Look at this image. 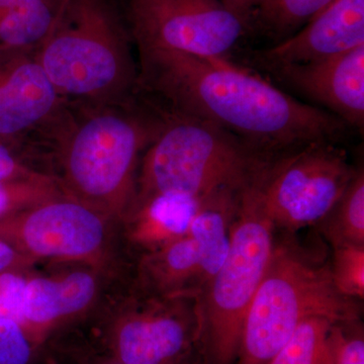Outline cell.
<instances>
[{
	"mask_svg": "<svg viewBox=\"0 0 364 364\" xmlns=\"http://www.w3.org/2000/svg\"><path fill=\"white\" fill-rule=\"evenodd\" d=\"M136 85L168 105L239 139L268 160L309 144L336 142L347 124L305 105L228 57L138 48Z\"/></svg>",
	"mask_w": 364,
	"mask_h": 364,
	"instance_id": "cell-1",
	"label": "cell"
},
{
	"mask_svg": "<svg viewBox=\"0 0 364 364\" xmlns=\"http://www.w3.org/2000/svg\"><path fill=\"white\" fill-rule=\"evenodd\" d=\"M162 117L132 105H80L67 107L48 132L52 139L62 193L112 222L123 223L136 200L141 155L154 140Z\"/></svg>",
	"mask_w": 364,
	"mask_h": 364,
	"instance_id": "cell-2",
	"label": "cell"
},
{
	"mask_svg": "<svg viewBox=\"0 0 364 364\" xmlns=\"http://www.w3.org/2000/svg\"><path fill=\"white\" fill-rule=\"evenodd\" d=\"M130 37L112 0H63L36 56L69 102L119 104L136 85Z\"/></svg>",
	"mask_w": 364,
	"mask_h": 364,
	"instance_id": "cell-3",
	"label": "cell"
},
{
	"mask_svg": "<svg viewBox=\"0 0 364 364\" xmlns=\"http://www.w3.org/2000/svg\"><path fill=\"white\" fill-rule=\"evenodd\" d=\"M360 320L359 301L343 296L329 260L294 239H275L269 262L251 301L235 364H268L304 321Z\"/></svg>",
	"mask_w": 364,
	"mask_h": 364,
	"instance_id": "cell-4",
	"label": "cell"
},
{
	"mask_svg": "<svg viewBox=\"0 0 364 364\" xmlns=\"http://www.w3.org/2000/svg\"><path fill=\"white\" fill-rule=\"evenodd\" d=\"M269 161L217 127L171 112L141 159L134 207L155 196L203 198L245 188Z\"/></svg>",
	"mask_w": 364,
	"mask_h": 364,
	"instance_id": "cell-5",
	"label": "cell"
},
{
	"mask_svg": "<svg viewBox=\"0 0 364 364\" xmlns=\"http://www.w3.org/2000/svg\"><path fill=\"white\" fill-rule=\"evenodd\" d=\"M275 228L254 181L242 191L224 262L202 294L203 354L210 364H235L244 320L269 262Z\"/></svg>",
	"mask_w": 364,
	"mask_h": 364,
	"instance_id": "cell-6",
	"label": "cell"
},
{
	"mask_svg": "<svg viewBox=\"0 0 364 364\" xmlns=\"http://www.w3.org/2000/svg\"><path fill=\"white\" fill-rule=\"evenodd\" d=\"M358 171L335 142H316L268 162L254 186L275 230L293 234L316 226Z\"/></svg>",
	"mask_w": 364,
	"mask_h": 364,
	"instance_id": "cell-7",
	"label": "cell"
},
{
	"mask_svg": "<svg viewBox=\"0 0 364 364\" xmlns=\"http://www.w3.org/2000/svg\"><path fill=\"white\" fill-rule=\"evenodd\" d=\"M107 325L102 350L124 364H191L203 352L202 296L135 291Z\"/></svg>",
	"mask_w": 364,
	"mask_h": 364,
	"instance_id": "cell-8",
	"label": "cell"
},
{
	"mask_svg": "<svg viewBox=\"0 0 364 364\" xmlns=\"http://www.w3.org/2000/svg\"><path fill=\"white\" fill-rule=\"evenodd\" d=\"M111 220L66 196L0 219V239L36 263L73 261L104 267L111 246Z\"/></svg>",
	"mask_w": 364,
	"mask_h": 364,
	"instance_id": "cell-9",
	"label": "cell"
},
{
	"mask_svg": "<svg viewBox=\"0 0 364 364\" xmlns=\"http://www.w3.org/2000/svg\"><path fill=\"white\" fill-rule=\"evenodd\" d=\"M127 28L136 48L228 57L248 23L219 0H124Z\"/></svg>",
	"mask_w": 364,
	"mask_h": 364,
	"instance_id": "cell-10",
	"label": "cell"
},
{
	"mask_svg": "<svg viewBox=\"0 0 364 364\" xmlns=\"http://www.w3.org/2000/svg\"><path fill=\"white\" fill-rule=\"evenodd\" d=\"M69 104L35 50L0 46V140L26 145L32 134L46 135Z\"/></svg>",
	"mask_w": 364,
	"mask_h": 364,
	"instance_id": "cell-11",
	"label": "cell"
},
{
	"mask_svg": "<svg viewBox=\"0 0 364 364\" xmlns=\"http://www.w3.org/2000/svg\"><path fill=\"white\" fill-rule=\"evenodd\" d=\"M274 70L347 126L363 129L364 45L328 58Z\"/></svg>",
	"mask_w": 364,
	"mask_h": 364,
	"instance_id": "cell-12",
	"label": "cell"
},
{
	"mask_svg": "<svg viewBox=\"0 0 364 364\" xmlns=\"http://www.w3.org/2000/svg\"><path fill=\"white\" fill-rule=\"evenodd\" d=\"M364 45V0H333L301 31L260 53L272 67L306 63Z\"/></svg>",
	"mask_w": 364,
	"mask_h": 364,
	"instance_id": "cell-13",
	"label": "cell"
},
{
	"mask_svg": "<svg viewBox=\"0 0 364 364\" xmlns=\"http://www.w3.org/2000/svg\"><path fill=\"white\" fill-rule=\"evenodd\" d=\"M98 294L97 275L87 270H76L59 277H28L21 327L39 348L53 332L87 312Z\"/></svg>",
	"mask_w": 364,
	"mask_h": 364,
	"instance_id": "cell-14",
	"label": "cell"
},
{
	"mask_svg": "<svg viewBox=\"0 0 364 364\" xmlns=\"http://www.w3.org/2000/svg\"><path fill=\"white\" fill-rule=\"evenodd\" d=\"M203 198L160 196L136 203L123 221L129 243L144 255L181 238Z\"/></svg>",
	"mask_w": 364,
	"mask_h": 364,
	"instance_id": "cell-15",
	"label": "cell"
},
{
	"mask_svg": "<svg viewBox=\"0 0 364 364\" xmlns=\"http://www.w3.org/2000/svg\"><path fill=\"white\" fill-rule=\"evenodd\" d=\"M63 0H36L9 11L0 21V46L37 50L51 32Z\"/></svg>",
	"mask_w": 364,
	"mask_h": 364,
	"instance_id": "cell-16",
	"label": "cell"
},
{
	"mask_svg": "<svg viewBox=\"0 0 364 364\" xmlns=\"http://www.w3.org/2000/svg\"><path fill=\"white\" fill-rule=\"evenodd\" d=\"M316 226L331 247L364 245V176L358 170L339 200Z\"/></svg>",
	"mask_w": 364,
	"mask_h": 364,
	"instance_id": "cell-17",
	"label": "cell"
},
{
	"mask_svg": "<svg viewBox=\"0 0 364 364\" xmlns=\"http://www.w3.org/2000/svg\"><path fill=\"white\" fill-rule=\"evenodd\" d=\"M334 323L324 317L304 321L268 364H334L331 336Z\"/></svg>",
	"mask_w": 364,
	"mask_h": 364,
	"instance_id": "cell-18",
	"label": "cell"
},
{
	"mask_svg": "<svg viewBox=\"0 0 364 364\" xmlns=\"http://www.w3.org/2000/svg\"><path fill=\"white\" fill-rule=\"evenodd\" d=\"M333 0H262L255 20L277 37H291ZM286 38V39H287Z\"/></svg>",
	"mask_w": 364,
	"mask_h": 364,
	"instance_id": "cell-19",
	"label": "cell"
},
{
	"mask_svg": "<svg viewBox=\"0 0 364 364\" xmlns=\"http://www.w3.org/2000/svg\"><path fill=\"white\" fill-rule=\"evenodd\" d=\"M60 196L64 193L50 173L0 183V219Z\"/></svg>",
	"mask_w": 364,
	"mask_h": 364,
	"instance_id": "cell-20",
	"label": "cell"
},
{
	"mask_svg": "<svg viewBox=\"0 0 364 364\" xmlns=\"http://www.w3.org/2000/svg\"><path fill=\"white\" fill-rule=\"evenodd\" d=\"M332 249L329 262L335 286L347 298L363 301L364 245H342Z\"/></svg>",
	"mask_w": 364,
	"mask_h": 364,
	"instance_id": "cell-21",
	"label": "cell"
},
{
	"mask_svg": "<svg viewBox=\"0 0 364 364\" xmlns=\"http://www.w3.org/2000/svg\"><path fill=\"white\" fill-rule=\"evenodd\" d=\"M334 364H364V334L360 320L332 326Z\"/></svg>",
	"mask_w": 364,
	"mask_h": 364,
	"instance_id": "cell-22",
	"label": "cell"
},
{
	"mask_svg": "<svg viewBox=\"0 0 364 364\" xmlns=\"http://www.w3.org/2000/svg\"><path fill=\"white\" fill-rule=\"evenodd\" d=\"M36 351L37 348L20 325L0 318V364H30Z\"/></svg>",
	"mask_w": 364,
	"mask_h": 364,
	"instance_id": "cell-23",
	"label": "cell"
},
{
	"mask_svg": "<svg viewBox=\"0 0 364 364\" xmlns=\"http://www.w3.org/2000/svg\"><path fill=\"white\" fill-rule=\"evenodd\" d=\"M30 154L26 145L0 140V183L23 181L41 173L42 170L33 168Z\"/></svg>",
	"mask_w": 364,
	"mask_h": 364,
	"instance_id": "cell-24",
	"label": "cell"
},
{
	"mask_svg": "<svg viewBox=\"0 0 364 364\" xmlns=\"http://www.w3.org/2000/svg\"><path fill=\"white\" fill-rule=\"evenodd\" d=\"M26 280V272H0V318L14 321L21 327Z\"/></svg>",
	"mask_w": 364,
	"mask_h": 364,
	"instance_id": "cell-25",
	"label": "cell"
},
{
	"mask_svg": "<svg viewBox=\"0 0 364 364\" xmlns=\"http://www.w3.org/2000/svg\"><path fill=\"white\" fill-rule=\"evenodd\" d=\"M35 264L28 256L21 253L11 243L0 239V272H26Z\"/></svg>",
	"mask_w": 364,
	"mask_h": 364,
	"instance_id": "cell-26",
	"label": "cell"
},
{
	"mask_svg": "<svg viewBox=\"0 0 364 364\" xmlns=\"http://www.w3.org/2000/svg\"><path fill=\"white\" fill-rule=\"evenodd\" d=\"M219 1L249 25L262 0H219Z\"/></svg>",
	"mask_w": 364,
	"mask_h": 364,
	"instance_id": "cell-27",
	"label": "cell"
},
{
	"mask_svg": "<svg viewBox=\"0 0 364 364\" xmlns=\"http://www.w3.org/2000/svg\"><path fill=\"white\" fill-rule=\"evenodd\" d=\"M77 353H72L73 364H124L112 358L109 354L102 350L85 351L83 348H79Z\"/></svg>",
	"mask_w": 364,
	"mask_h": 364,
	"instance_id": "cell-28",
	"label": "cell"
},
{
	"mask_svg": "<svg viewBox=\"0 0 364 364\" xmlns=\"http://www.w3.org/2000/svg\"><path fill=\"white\" fill-rule=\"evenodd\" d=\"M33 1H36V0H0V21L9 11Z\"/></svg>",
	"mask_w": 364,
	"mask_h": 364,
	"instance_id": "cell-29",
	"label": "cell"
},
{
	"mask_svg": "<svg viewBox=\"0 0 364 364\" xmlns=\"http://www.w3.org/2000/svg\"><path fill=\"white\" fill-rule=\"evenodd\" d=\"M191 364H198V363H191Z\"/></svg>",
	"mask_w": 364,
	"mask_h": 364,
	"instance_id": "cell-30",
	"label": "cell"
}]
</instances>
